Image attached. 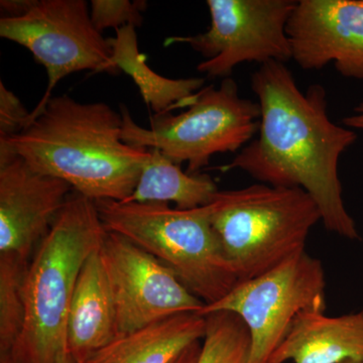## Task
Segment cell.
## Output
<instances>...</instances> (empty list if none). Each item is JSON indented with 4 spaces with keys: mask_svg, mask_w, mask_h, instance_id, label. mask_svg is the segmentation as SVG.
Listing matches in <instances>:
<instances>
[{
    "mask_svg": "<svg viewBox=\"0 0 363 363\" xmlns=\"http://www.w3.org/2000/svg\"><path fill=\"white\" fill-rule=\"evenodd\" d=\"M96 204L72 191L40 241L26 279L25 328L18 345L30 363H56L67 350L72 296L86 260L106 236Z\"/></svg>",
    "mask_w": 363,
    "mask_h": 363,
    "instance_id": "cell-3",
    "label": "cell"
},
{
    "mask_svg": "<svg viewBox=\"0 0 363 363\" xmlns=\"http://www.w3.org/2000/svg\"><path fill=\"white\" fill-rule=\"evenodd\" d=\"M0 363H30L18 344L11 350L0 351Z\"/></svg>",
    "mask_w": 363,
    "mask_h": 363,
    "instance_id": "cell-24",
    "label": "cell"
},
{
    "mask_svg": "<svg viewBox=\"0 0 363 363\" xmlns=\"http://www.w3.org/2000/svg\"><path fill=\"white\" fill-rule=\"evenodd\" d=\"M30 112L26 111L13 92L0 82V138L16 135L25 130Z\"/></svg>",
    "mask_w": 363,
    "mask_h": 363,
    "instance_id": "cell-21",
    "label": "cell"
},
{
    "mask_svg": "<svg viewBox=\"0 0 363 363\" xmlns=\"http://www.w3.org/2000/svg\"><path fill=\"white\" fill-rule=\"evenodd\" d=\"M111 285L118 335L177 315L200 314L205 304L157 257L119 234L100 247Z\"/></svg>",
    "mask_w": 363,
    "mask_h": 363,
    "instance_id": "cell-10",
    "label": "cell"
},
{
    "mask_svg": "<svg viewBox=\"0 0 363 363\" xmlns=\"http://www.w3.org/2000/svg\"><path fill=\"white\" fill-rule=\"evenodd\" d=\"M201 346V340L196 341V342L188 346L172 363H196L198 357H199Z\"/></svg>",
    "mask_w": 363,
    "mask_h": 363,
    "instance_id": "cell-23",
    "label": "cell"
},
{
    "mask_svg": "<svg viewBox=\"0 0 363 363\" xmlns=\"http://www.w3.org/2000/svg\"><path fill=\"white\" fill-rule=\"evenodd\" d=\"M186 108L177 116L156 114L145 128L121 105V138L133 147L160 150L177 164L187 162V173L198 174L214 155L242 150L259 133V102L241 97L231 77L218 88H203Z\"/></svg>",
    "mask_w": 363,
    "mask_h": 363,
    "instance_id": "cell-6",
    "label": "cell"
},
{
    "mask_svg": "<svg viewBox=\"0 0 363 363\" xmlns=\"http://www.w3.org/2000/svg\"><path fill=\"white\" fill-rule=\"evenodd\" d=\"M56 363H77V362H76V360L74 359V358L71 357L70 353L65 352V353H63V354H62L61 357H60L58 358V359H57Z\"/></svg>",
    "mask_w": 363,
    "mask_h": 363,
    "instance_id": "cell-26",
    "label": "cell"
},
{
    "mask_svg": "<svg viewBox=\"0 0 363 363\" xmlns=\"http://www.w3.org/2000/svg\"><path fill=\"white\" fill-rule=\"evenodd\" d=\"M123 124L108 104L64 94L52 97L25 130L0 138V147L93 201L123 202L135 192L150 150L124 143Z\"/></svg>",
    "mask_w": 363,
    "mask_h": 363,
    "instance_id": "cell-2",
    "label": "cell"
},
{
    "mask_svg": "<svg viewBox=\"0 0 363 363\" xmlns=\"http://www.w3.org/2000/svg\"><path fill=\"white\" fill-rule=\"evenodd\" d=\"M218 191L211 177L183 172L161 150L150 149L135 192L123 202H173L177 209L191 210L209 204Z\"/></svg>",
    "mask_w": 363,
    "mask_h": 363,
    "instance_id": "cell-17",
    "label": "cell"
},
{
    "mask_svg": "<svg viewBox=\"0 0 363 363\" xmlns=\"http://www.w3.org/2000/svg\"><path fill=\"white\" fill-rule=\"evenodd\" d=\"M0 37L25 47L47 71V89L28 124L44 111L62 79L85 70L109 72L111 44L93 25L85 0H37L26 16L0 18Z\"/></svg>",
    "mask_w": 363,
    "mask_h": 363,
    "instance_id": "cell-9",
    "label": "cell"
},
{
    "mask_svg": "<svg viewBox=\"0 0 363 363\" xmlns=\"http://www.w3.org/2000/svg\"><path fill=\"white\" fill-rule=\"evenodd\" d=\"M342 363H363V358L362 359H348Z\"/></svg>",
    "mask_w": 363,
    "mask_h": 363,
    "instance_id": "cell-27",
    "label": "cell"
},
{
    "mask_svg": "<svg viewBox=\"0 0 363 363\" xmlns=\"http://www.w3.org/2000/svg\"><path fill=\"white\" fill-rule=\"evenodd\" d=\"M252 88L260 107L259 135L217 169H240L274 187L303 189L316 203L327 230L358 240L338 172L339 160L357 142V133L331 121L323 86L302 92L286 64L260 65L252 74Z\"/></svg>",
    "mask_w": 363,
    "mask_h": 363,
    "instance_id": "cell-1",
    "label": "cell"
},
{
    "mask_svg": "<svg viewBox=\"0 0 363 363\" xmlns=\"http://www.w3.org/2000/svg\"><path fill=\"white\" fill-rule=\"evenodd\" d=\"M363 358V310L342 316L301 313L271 363H342Z\"/></svg>",
    "mask_w": 363,
    "mask_h": 363,
    "instance_id": "cell-14",
    "label": "cell"
},
{
    "mask_svg": "<svg viewBox=\"0 0 363 363\" xmlns=\"http://www.w3.org/2000/svg\"><path fill=\"white\" fill-rule=\"evenodd\" d=\"M202 208L240 281L304 252L313 227L322 220L303 189L262 183L218 191Z\"/></svg>",
    "mask_w": 363,
    "mask_h": 363,
    "instance_id": "cell-4",
    "label": "cell"
},
{
    "mask_svg": "<svg viewBox=\"0 0 363 363\" xmlns=\"http://www.w3.org/2000/svg\"><path fill=\"white\" fill-rule=\"evenodd\" d=\"M28 264L18 255H0V351L13 347L25 328Z\"/></svg>",
    "mask_w": 363,
    "mask_h": 363,
    "instance_id": "cell-18",
    "label": "cell"
},
{
    "mask_svg": "<svg viewBox=\"0 0 363 363\" xmlns=\"http://www.w3.org/2000/svg\"><path fill=\"white\" fill-rule=\"evenodd\" d=\"M196 363H247L250 335L247 325L234 313H211Z\"/></svg>",
    "mask_w": 363,
    "mask_h": 363,
    "instance_id": "cell-19",
    "label": "cell"
},
{
    "mask_svg": "<svg viewBox=\"0 0 363 363\" xmlns=\"http://www.w3.org/2000/svg\"><path fill=\"white\" fill-rule=\"evenodd\" d=\"M117 336L116 307L99 248L86 260L72 296L67 350L82 363Z\"/></svg>",
    "mask_w": 363,
    "mask_h": 363,
    "instance_id": "cell-13",
    "label": "cell"
},
{
    "mask_svg": "<svg viewBox=\"0 0 363 363\" xmlns=\"http://www.w3.org/2000/svg\"><path fill=\"white\" fill-rule=\"evenodd\" d=\"M207 32L171 37L164 45L185 44L204 57L197 70L209 78H230L236 66L293 59L286 25L295 0H207Z\"/></svg>",
    "mask_w": 363,
    "mask_h": 363,
    "instance_id": "cell-8",
    "label": "cell"
},
{
    "mask_svg": "<svg viewBox=\"0 0 363 363\" xmlns=\"http://www.w3.org/2000/svg\"><path fill=\"white\" fill-rule=\"evenodd\" d=\"M72 191L65 181L35 171L0 147V255L30 260Z\"/></svg>",
    "mask_w": 363,
    "mask_h": 363,
    "instance_id": "cell-11",
    "label": "cell"
},
{
    "mask_svg": "<svg viewBox=\"0 0 363 363\" xmlns=\"http://www.w3.org/2000/svg\"><path fill=\"white\" fill-rule=\"evenodd\" d=\"M206 317L185 313L118 335L82 363H172L204 338Z\"/></svg>",
    "mask_w": 363,
    "mask_h": 363,
    "instance_id": "cell-15",
    "label": "cell"
},
{
    "mask_svg": "<svg viewBox=\"0 0 363 363\" xmlns=\"http://www.w3.org/2000/svg\"><path fill=\"white\" fill-rule=\"evenodd\" d=\"M135 26H126L116 30L108 39L112 54L109 73L123 71L140 89L143 101L156 114L166 113L178 107H188L196 93L204 85L202 78L171 79L164 77L147 65V58L138 50Z\"/></svg>",
    "mask_w": 363,
    "mask_h": 363,
    "instance_id": "cell-16",
    "label": "cell"
},
{
    "mask_svg": "<svg viewBox=\"0 0 363 363\" xmlns=\"http://www.w3.org/2000/svg\"><path fill=\"white\" fill-rule=\"evenodd\" d=\"M94 202L108 233L154 255L205 305L218 302L240 283L202 207L181 210L167 203Z\"/></svg>",
    "mask_w": 363,
    "mask_h": 363,
    "instance_id": "cell-5",
    "label": "cell"
},
{
    "mask_svg": "<svg viewBox=\"0 0 363 363\" xmlns=\"http://www.w3.org/2000/svg\"><path fill=\"white\" fill-rule=\"evenodd\" d=\"M326 308L323 264L304 250L262 276L240 281L220 301L205 305L199 315H238L250 331L247 363H271L296 318L306 311L325 312Z\"/></svg>",
    "mask_w": 363,
    "mask_h": 363,
    "instance_id": "cell-7",
    "label": "cell"
},
{
    "mask_svg": "<svg viewBox=\"0 0 363 363\" xmlns=\"http://www.w3.org/2000/svg\"><path fill=\"white\" fill-rule=\"evenodd\" d=\"M293 60L303 70L333 64L363 79V0H300L286 25Z\"/></svg>",
    "mask_w": 363,
    "mask_h": 363,
    "instance_id": "cell-12",
    "label": "cell"
},
{
    "mask_svg": "<svg viewBox=\"0 0 363 363\" xmlns=\"http://www.w3.org/2000/svg\"><path fill=\"white\" fill-rule=\"evenodd\" d=\"M91 21L102 33L106 28L118 30L126 26H142L143 13L147 9L145 0H92L90 4Z\"/></svg>",
    "mask_w": 363,
    "mask_h": 363,
    "instance_id": "cell-20",
    "label": "cell"
},
{
    "mask_svg": "<svg viewBox=\"0 0 363 363\" xmlns=\"http://www.w3.org/2000/svg\"><path fill=\"white\" fill-rule=\"evenodd\" d=\"M342 123L347 128L363 130V101L355 107L351 116L344 117Z\"/></svg>",
    "mask_w": 363,
    "mask_h": 363,
    "instance_id": "cell-25",
    "label": "cell"
},
{
    "mask_svg": "<svg viewBox=\"0 0 363 363\" xmlns=\"http://www.w3.org/2000/svg\"><path fill=\"white\" fill-rule=\"evenodd\" d=\"M37 4V0H1L0 11L2 18H16L26 16Z\"/></svg>",
    "mask_w": 363,
    "mask_h": 363,
    "instance_id": "cell-22",
    "label": "cell"
}]
</instances>
